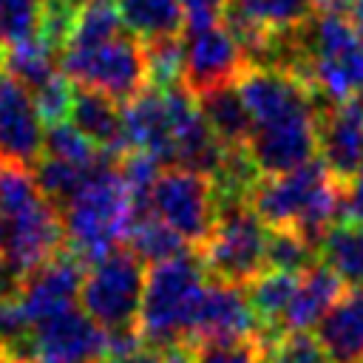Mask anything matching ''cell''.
Segmentation results:
<instances>
[{"label": "cell", "instance_id": "1", "mask_svg": "<svg viewBox=\"0 0 363 363\" xmlns=\"http://www.w3.org/2000/svg\"><path fill=\"white\" fill-rule=\"evenodd\" d=\"M247 201L267 227H292L315 250L340 221V182L320 156L295 170L261 176Z\"/></svg>", "mask_w": 363, "mask_h": 363}, {"label": "cell", "instance_id": "2", "mask_svg": "<svg viewBox=\"0 0 363 363\" xmlns=\"http://www.w3.org/2000/svg\"><path fill=\"white\" fill-rule=\"evenodd\" d=\"M65 250L82 264H96L108 252L119 250L136 218V204L119 173V159L105 156L77 196L60 207Z\"/></svg>", "mask_w": 363, "mask_h": 363}, {"label": "cell", "instance_id": "3", "mask_svg": "<svg viewBox=\"0 0 363 363\" xmlns=\"http://www.w3.org/2000/svg\"><path fill=\"white\" fill-rule=\"evenodd\" d=\"M210 272L196 252H182L170 261L153 264L145 278L142 306L136 329L150 349H167L176 343H190L193 320L204 295Z\"/></svg>", "mask_w": 363, "mask_h": 363}, {"label": "cell", "instance_id": "4", "mask_svg": "<svg viewBox=\"0 0 363 363\" xmlns=\"http://www.w3.org/2000/svg\"><path fill=\"white\" fill-rule=\"evenodd\" d=\"M298 77L323 105L354 99L363 88V40L340 11H315L298 28Z\"/></svg>", "mask_w": 363, "mask_h": 363}, {"label": "cell", "instance_id": "5", "mask_svg": "<svg viewBox=\"0 0 363 363\" xmlns=\"http://www.w3.org/2000/svg\"><path fill=\"white\" fill-rule=\"evenodd\" d=\"M60 68L74 85L99 91L119 105L147 85L145 45L130 31L96 45H68L60 54Z\"/></svg>", "mask_w": 363, "mask_h": 363}, {"label": "cell", "instance_id": "6", "mask_svg": "<svg viewBox=\"0 0 363 363\" xmlns=\"http://www.w3.org/2000/svg\"><path fill=\"white\" fill-rule=\"evenodd\" d=\"M267 238L269 227L258 218L250 201H218L213 233L199 247V255L210 278L250 284L267 267Z\"/></svg>", "mask_w": 363, "mask_h": 363}, {"label": "cell", "instance_id": "7", "mask_svg": "<svg viewBox=\"0 0 363 363\" xmlns=\"http://www.w3.org/2000/svg\"><path fill=\"white\" fill-rule=\"evenodd\" d=\"M145 278V264L130 250H113L85 272L79 303L105 332L136 326Z\"/></svg>", "mask_w": 363, "mask_h": 363}, {"label": "cell", "instance_id": "8", "mask_svg": "<svg viewBox=\"0 0 363 363\" xmlns=\"http://www.w3.org/2000/svg\"><path fill=\"white\" fill-rule=\"evenodd\" d=\"M147 207L196 250L210 238L218 216L213 179L182 164H170L164 173H159Z\"/></svg>", "mask_w": 363, "mask_h": 363}, {"label": "cell", "instance_id": "9", "mask_svg": "<svg viewBox=\"0 0 363 363\" xmlns=\"http://www.w3.org/2000/svg\"><path fill=\"white\" fill-rule=\"evenodd\" d=\"M65 250V233L60 210L40 199L26 213L6 221V247L0 258V284L6 295L20 289V281Z\"/></svg>", "mask_w": 363, "mask_h": 363}, {"label": "cell", "instance_id": "10", "mask_svg": "<svg viewBox=\"0 0 363 363\" xmlns=\"http://www.w3.org/2000/svg\"><path fill=\"white\" fill-rule=\"evenodd\" d=\"M108 332L85 312L65 309L34 323L28 340V363H102Z\"/></svg>", "mask_w": 363, "mask_h": 363}, {"label": "cell", "instance_id": "11", "mask_svg": "<svg viewBox=\"0 0 363 363\" xmlns=\"http://www.w3.org/2000/svg\"><path fill=\"white\" fill-rule=\"evenodd\" d=\"M318 113L320 111H301L252 128L244 147L261 176L295 170L318 156Z\"/></svg>", "mask_w": 363, "mask_h": 363}, {"label": "cell", "instance_id": "12", "mask_svg": "<svg viewBox=\"0 0 363 363\" xmlns=\"http://www.w3.org/2000/svg\"><path fill=\"white\" fill-rule=\"evenodd\" d=\"M235 85L250 111L252 128L301 113V111H323L326 108L301 77L281 71V68H244V74L235 79Z\"/></svg>", "mask_w": 363, "mask_h": 363}, {"label": "cell", "instance_id": "13", "mask_svg": "<svg viewBox=\"0 0 363 363\" xmlns=\"http://www.w3.org/2000/svg\"><path fill=\"white\" fill-rule=\"evenodd\" d=\"M247 68L244 51L238 40L227 31V26L216 23L199 31H190L184 43V77L182 85L199 96L218 85L235 82Z\"/></svg>", "mask_w": 363, "mask_h": 363}, {"label": "cell", "instance_id": "14", "mask_svg": "<svg viewBox=\"0 0 363 363\" xmlns=\"http://www.w3.org/2000/svg\"><path fill=\"white\" fill-rule=\"evenodd\" d=\"M258 337V320L244 284L210 278L193 320L190 343H235Z\"/></svg>", "mask_w": 363, "mask_h": 363}, {"label": "cell", "instance_id": "15", "mask_svg": "<svg viewBox=\"0 0 363 363\" xmlns=\"http://www.w3.org/2000/svg\"><path fill=\"white\" fill-rule=\"evenodd\" d=\"M82 278H85V264L74 252L60 250L54 258H48L31 275H26L14 295L26 306L28 318L34 323H40L51 315L71 309L79 301Z\"/></svg>", "mask_w": 363, "mask_h": 363}, {"label": "cell", "instance_id": "16", "mask_svg": "<svg viewBox=\"0 0 363 363\" xmlns=\"http://www.w3.org/2000/svg\"><path fill=\"white\" fill-rule=\"evenodd\" d=\"M43 119L31 91H26L9 74L0 77V159L37 164L43 153Z\"/></svg>", "mask_w": 363, "mask_h": 363}, {"label": "cell", "instance_id": "17", "mask_svg": "<svg viewBox=\"0 0 363 363\" xmlns=\"http://www.w3.org/2000/svg\"><path fill=\"white\" fill-rule=\"evenodd\" d=\"M318 153L337 182L363 167V102L357 96L318 113Z\"/></svg>", "mask_w": 363, "mask_h": 363}, {"label": "cell", "instance_id": "18", "mask_svg": "<svg viewBox=\"0 0 363 363\" xmlns=\"http://www.w3.org/2000/svg\"><path fill=\"white\" fill-rule=\"evenodd\" d=\"M125 136L130 150H147L159 162L173 164V130L170 111L164 102V91L147 85L122 108Z\"/></svg>", "mask_w": 363, "mask_h": 363}, {"label": "cell", "instance_id": "19", "mask_svg": "<svg viewBox=\"0 0 363 363\" xmlns=\"http://www.w3.org/2000/svg\"><path fill=\"white\" fill-rule=\"evenodd\" d=\"M329 363H363V286H349L315 326Z\"/></svg>", "mask_w": 363, "mask_h": 363}, {"label": "cell", "instance_id": "20", "mask_svg": "<svg viewBox=\"0 0 363 363\" xmlns=\"http://www.w3.org/2000/svg\"><path fill=\"white\" fill-rule=\"evenodd\" d=\"M68 122L88 136L99 150L122 159V153L130 147L128 136H125V122H122V108L116 99L91 91V88H79L74 91V105H71V116Z\"/></svg>", "mask_w": 363, "mask_h": 363}, {"label": "cell", "instance_id": "21", "mask_svg": "<svg viewBox=\"0 0 363 363\" xmlns=\"http://www.w3.org/2000/svg\"><path fill=\"white\" fill-rule=\"evenodd\" d=\"M343 281L326 267V264H315L301 275L298 292L289 303V309L284 312L281 320V332L286 329H312L320 323V318L329 312V306L343 295Z\"/></svg>", "mask_w": 363, "mask_h": 363}, {"label": "cell", "instance_id": "22", "mask_svg": "<svg viewBox=\"0 0 363 363\" xmlns=\"http://www.w3.org/2000/svg\"><path fill=\"white\" fill-rule=\"evenodd\" d=\"M301 275L298 272H284V269H267L258 272L247 284V298L258 320V343H267L281 332L284 312L289 309L295 292H298Z\"/></svg>", "mask_w": 363, "mask_h": 363}, {"label": "cell", "instance_id": "23", "mask_svg": "<svg viewBox=\"0 0 363 363\" xmlns=\"http://www.w3.org/2000/svg\"><path fill=\"white\" fill-rule=\"evenodd\" d=\"M201 116L207 119L210 130L230 147V145H247L252 133V119L250 111L238 94V85H218L213 91H204L196 96Z\"/></svg>", "mask_w": 363, "mask_h": 363}, {"label": "cell", "instance_id": "24", "mask_svg": "<svg viewBox=\"0 0 363 363\" xmlns=\"http://www.w3.org/2000/svg\"><path fill=\"white\" fill-rule=\"evenodd\" d=\"M116 9L125 28L142 43L170 37L184 28V11L179 0H116Z\"/></svg>", "mask_w": 363, "mask_h": 363}, {"label": "cell", "instance_id": "25", "mask_svg": "<svg viewBox=\"0 0 363 363\" xmlns=\"http://www.w3.org/2000/svg\"><path fill=\"white\" fill-rule=\"evenodd\" d=\"M320 264H326L346 286H363V227L337 221L318 247Z\"/></svg>", "mask_w": 363, "mask_h": 363}, {"label": "cell", "instance_id": "26", "mask_svg": "<svg viewBox=\"0 0 363 363\" xmlns=\"http://www.w3.org/2000/svg\"><path fill=\"white\" fill-rule=\"evenodd\" d=\"M128 250L142 261V264H162V261H170L182 252H187V241L173 233L159 216H153L150 210L145 213H136L130 230H128Z\"/></svg>", "mask_w": 363, "mask_h": 363}, {"label": "cell", "instance_id": "27", "mask_svg": "<svg viewBox=\"0 0 363 363\" xmlns=\"http://www.w3.org/2000/svg\"><path fill=\"white\" fill-rule=\"evenodd\" d=\"M57 51H51L40 37H28L3 51V71L17 79L26 91H37L45 79H51L57 68Z\"/></svg>", "mask_w": 363, "mask_h": 363}, {"label": "cell", "instance_id": "28", "mask_svg": "<svg viewBox=\"0 0 363 363\" xmlns=\"http://www.w3.org/2000/svg\"><path fill=\"white\" fill-rule=\"evenodd\" d=\"M94 167H82V164H74V162L43 156V159H37V164H34L31 173H34V182H37L40 196L60 210L62 204H68L77 196V190L85 184V179L94 173Z\"/></svg>", "mask_w": 363, "mask_h": 363}, {"label": "cell", "instance_id": "29", "mask_svg": "<svg viewBox=\"0 0 363 363\" xmlns=\"http://www.w3.org/2000/svg\"><path fill=\"white\" fill-rule=\"evenodd\" d=\"M318 264V250L292 227H269L267 238V267L284 272H306Z\"/></svg>", "mask_w": 363, "mask_h": 363}, {"label": "cell", "instance_id": "30", "mask_svg": "<svg viewBox=\"0 0 363 363\" xmlns=\"http://www.w3.org/2000/svg\"><path fill=\"white\" fill-rule=\"evenodd\" d=\"M122 31H128V28L119 17L116 0H91L77 11V26H74L68 45H96Z\"/></svg>", "mask_w": 363, "mask_h": 363}, {"label": "cell", "instance_id": "31", "mask_svg": "<svg viewBox=\"0 0 363 363\" xmlns=\"http://www.w3.org/2000/svg\"><path fill=\"white\" fill-rule=\"evenodd\" d=\"M145 45V62H147V82L159 91L182 85L184 77V43L179 34L147 40Z\"/></svg>", "mask_w": 363, "mask_h": 363}, {"label": "cell", "instance_id": "32", "mask_svg": "<svg viewBox=\"0 0 363 363\" xmlns=\"http://www.w3.org/2000/svg\"><path fill=\"white\" fill-rule=\"evenodd\" d=\"M43 196L37 190L34 173L20 162L0 159V218L11 221L14 216L26 213Z\"/></svg>", "mask_w": 363, "mask_h": 363}, {"label": "cell", "instance_id": "33", "mask_svg": "<svg viewBox=\"0 0 363 363\" xmlns=\"http://www.w3.org/2000/svg\"><path fill=\"white\" fill-rule=\"evenodd\" d=\"M43 150L51 159H62V162H74L82 167H94L105 159V150H99L88 136H82L71 122H57L48 125L43 133Z\"/></svg>", "mask_w": 363, "mask_h": 363}, {"label": "cell", "instance_id": "34", "mask_svg": "<svg viewBox=\"0 0 363 363\" xmlns=\"http://www.w3.org/2000/svg\"><path fill=\"white\" fill-rule=\"evenodd\" d=\"M264 363H329L326 349L309 329H286L261 343Z\"/></svg>", "mask_w": 363, "mask_h": 363}, {"label": "cell", "instance_id": "35", "mask_svg": "<svg viewBox=\"0 0 363 363\" xmlns=\"http://www.w3.org/2000/svg\"><path fill=\"white\" fill-rule=\"evenodd\" d=\"M34 332V320L17 295L0 298V352H6L17 363H28V340Z\"/></svg>", "mask_w": 363, "mask_h": 363}, {"label": "cell", "instance_id": "36", "mask_svg": "<svg viewBox=\"0 0 363 363\" xmlns=\"http://www.w3.org/2000/svg\"><path fill=\"white\" fill-rule=\"evenodd\" d=\"M77 11L79 9H74L62 0H43L34 37H40L51 51L62 54L65 45L71 43V34H74V26H77Z\"/></svg>", "mask_w": 363, "mask_h": 363}, {"label": "cell", "instance_id": "37", "mask_svg": "<svg viewBox=\"0 0 363 363\" xmlns=\"http://www.w3.org/2000/svg\"><path fill=\"white\" fill-rule=\"evenodd\" d=\"M43 0H0V48L17 45L37 34Z\"/></svg>", "mask_w": 363, "mask_h": 363}, {"label": "cell", "instance_id": "38", "mask_svg": "<svg viewBox=\"0 0 363 363\" xmlns=\"http://www.w3.org/2000/svg\"><path fill=\"white\" fill-rule=\"evenodd\" d=\"M74 91L77 85L62 74V68L45 79L37 91H34V105L40 111V119L45 125H57V122H68L71 116V105H74Z\"/></svg>", "mask_w": 363, "mask_h": 363}, {"label": "cell", "instance_id": "39", "mask_svg": "<svg viewBox=\"0 0 363 363\" xmlns=\"http://www.w3.org/2000/svg\"><path fill=\"white\" fill-rule=\"evenodd\" d=\"M196 363H264V349L258 337L235 343H199Z\"/></svg>", "mask_w": 363, "mask_h": 363}, {"label": "cell", "instance_id": "40", "mask_svg": "<svg viewBox=\"0 0 363 363\" xmlns=\"http://www.w3.org/2000/svg\"><path fill=\"white\" fill-rule=\"evenodd\" d=\"M179 3H182V11H184V26L190 31L216 26L224 17V9H227V0H179Z\"/></svg>", "mask_w": 363, "mask_h": 363}, {"label": "cell", "instance_id": "41", "mask_svg": "<svg viewBox=\"0 0 363 363\" xmlns=\"http://www.w3.org/2000/svg\"><path fill=\"white\" fill-rule=\"evenodd\" d=\"M340 221L363 227V167L340 182Z\"/></svg>", "mask_w": 363, "mask_h": 363}, {"label": "cell", "instance_id": "42", "mask_svg": "<svg viewBox=\"0 0 363 363\" xmlns=\"http://www.w3.org/2000/svg\"><path fill=\"white\" fill-rule=\"evenodd\" d=\"M162 363H196V346L193 343H176L162 349Z\"/></svg>", "mask_w": 363, "mask_h": 363}, {"label": "cell", "instance_id": "43", "mask_svg": "<svg viewBox=\"0 0 363 363\" xmlns=\"http://www.w3.org/2000/svg\"><path fill=\"white\" fill-rule=\"evenodd\" d=\"M102 363H162V354L159 349H150V346H142L130 354H122V357H105Z\"/></svg>", "mask_w": 363, "mask_h": 363}, {"label": "cell", "instance_id": "44", "mask_svg": "<svg viewBox=\"0 0 363 363\" xmlns=\"http://www.w3.org/2000/svg\"><path fill=\"white\" fill-rule=\"evenodd\" d=\"M349 20H352L354 31H357L360 40H363V0H352V6H349Z\"/></svg>", "mask_w": 363, "mask_h": 363}, {"label": "cell", "instance_id": "45", "mask_svg": "<svg viewBox=\"0 0 363 363\" xmlns=\"http://www.w3.org/2000/svg\"><path fill=\"white\" fill-rule=\"evenodd\" d=\"M349 6H352V0H315V9L318 11H349Z\"/></svg>", "mask_w": 363, "mask_h": 363}, {"label": "cell", "instance_id": "46", "mask_svg": "<svg viewBox=\"0 0 363 363\" xmlns=\"http://www.w3.org/2000/svg\"><path fill=\"white\" fill-rule=\"evenodd\" d=\"M3 247H6V221L0 218V258H3Z\"/></svg>", "mask_w": 363, "mask_h": 363}, {"label": "cell", "instance_id": "47", "mask_svg": "<svg viewBox=\"0 0 363 363\" xmlns=\"http://www.w3.org/2000/svg\"><path fill=\"white\" fill-rule=\"evenodd\" d=\"M0 363H17V360H11L6 352H0Z\"/></svg>", "mask_w": 363, "mask_h": 363}, {"label": "cell", "instance_id": "48", "mask_svg": "<svg viewBox=\"0 0 363 363\" xmlns=\"http://www.w3.org/2000/svg\"><path fill=\"white\" fill-rule=\"evenodd\" d=\"M0 77H3V48H0Z\"/></svg>", "mask_w": 363, "mask_h": 363}, {"label": "cell", "instance_id": "49", "mask_svg": "<svg viewBox=\"0 0 363 363\" xmlns=\"http://www.w3.org/2000/svg\"><path fill=\"white\" fill-rule=\"evenodd\" d=\"M357 99H360V102H363V88H360V94H357Z\"/></svg>", "mask_w": 363, "mask_h": 363}, {"label": "cell", "instance_id": "50", "mask_svg": "<svg viewBox=\"0 0 363 363\" xmlns=\"http://www.w3.org/2000/svg\"><path fill=\"white\" fill-rule=\"evenodd\" d=\"M3 295H6V292H3V284H0V298H3Z\"/></svg>", "mask_w": 363, "mask_h": 363}]
</instances>
